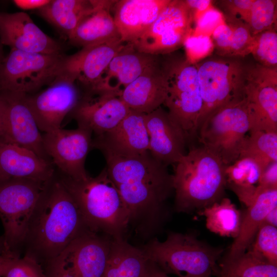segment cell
<instances>
[{"mask_svg": "<svg viewBox=\"0 0 277 277\" xmlns=\"http://www.w3.org/2000/svg\"><path fill=\"white\" fill-rule=\"evenodd\" d=\"M219 277H277V266L248 248L239 256L219 263Z\"/></svg>", "mask_w": 277, "mask_h": 277, "instance_id": "4dcf8cb0", "label": "cell"}, {"mask_svg": "<svg viewBox=\"0 0 277 277\" xmlns=\"http://www.w3.org/2000/svg\"><path fill=\"white\" fill-rule=\"evenodd\" d=\"M161 60L129 84L120 98L130 110L148 114L164 104L167 88Z\"/></svg>", "mask_w": 277, "mask_h": 277, "instance_id": "d4e9b609", "label": "cell"}, {"mask_svg": "<svg viewBox=\"0 0 277 277\" xmlns=\"http://www.w3.org/2000/svg\"><path fill=\"white\" fill-rule=\"evenodd\" d=\"M225 22V18L222 12L212 6L194 19L195 28L192 34L211 36L214 30Z\"/></svg>", "mask_w": 277, "mask_h": 277, "instance_id": "ab89813d", "label": "cell"}, {"mask_svg": "<svg viewBox=\"0 0 277 277\" xmlns=\"http://www.w3.org/2000/svg\"><path fill=\"white\" fill-rule=\"evenodd\" d=\"M5 251V243L4 236H0V255Z\"/></svg>", "mask_w": 277, "mask_h": 277, "instance_id": "681fc988", "label": "cell"}, {"mask_svg": "<svg viewBox=\"0 0 277 277\" xmlns=\"http://www.w3.org/2000/svg\"><path fill=\"white\" fill-rule=\"evenodd\" d=\"M258 186L264 189H277V162L271 163L261 173Z\"/></svg>", "mask_w": 277, "mask_h": 277, "instance_id": "7bdbcfd3", "label": "cell"}, {"mask_svg": "<svg viewBox=\"0 0 277 277\" xmlns=\"http://www.w3.org/2000/svg\"><path fill=\"white\" fill-rule=\"evenodd\" d=\"M56 174L76 203L88 228L111 238L123 237L129 212L106 168L95 177L75 180Z\"/></svg>", "mask_w": 277, "mask_h": 277, "instance_id": "3957f363", "label": "cell"}, {"mask_svg": "<svg viewBox=\"0 0 277 277\" xmlns=\"http://www.w3.org/2000/svg\"><path fill=\"white\" fill-rule=\"evenodd\" d=\"M50 181L27 179L0 181L5 252L17 253V248L23 246L32 216Z\"/></svg>", "mask_w": 277, "mask_h": 277, "instance_id": "52a82bcc", "label": "cell"}, {"mask_svg": "<svg viewBox=\"0 0 277 277\" xmlns=\"http://www.w3.org/2000/svg\"><path fill=\"white\" fill-rule=\"evenodd\" d=\"M248 248L277 266V228L263 223Z\"/></svg>", "mask_w": 277, "mask_h": 277, "instance_id": "8d00e7d4", "label": "cell"}, {"mask_svg": "<svg viewBox=\"0 0 277 277\" xmlns=\"http://www.w3.org/2000/svg\"><path fill=\"white\" fill-rule=\"evenodd\" d=\"M276 207L277 189H264L259 187L258 193L246 207V211L242 216L238 235L223 260H231L245 253L252 243L267 214Z\"/></svg>", "mask_w": 277, "mask_h": 277, "instance_id": "4316f807", "label": "cell"}, {"mask_svg": "<svg viewBox=\"0 0 277 277\" xmlns=\"http://www.w3.org/2000/svg\"><path fill=\"white\" fill-rule=\"evenodd\" d=\"M145 121L150 154L166 166L175 165L186 154L183 130L161 106L146 114Z\"/></svg>", "mask_w": 277, "mask_h": 277, "instance_id": "44dd1931", "label": "cell"}, {"mask_svg": "<svg viewBox=\"0 0 277 277\" xmlns=\"http://www.w3.org/2000/svg\"><path fill=\"white\" fill-rule=\"evenodd\" d=\"M239 157H248L255 162L261 173L271 163L277 162V132L250 131Z\"/></svg>", "mask_w": 277, "mask_h": 277, "instance_id": "1f68e13d", "label": "cell"}, {"mask_svg": "<svg viewBox=\"0 0 277 277\" xmlns=\"http://www.w3.org/2000/svg\"><path fill=\"white\" fill-rule=\"evenodd\" d=\"M81 95L76 83L62 73L46 89L27 94L26 101L39 130L46 133L61 128Z\"/></svg>", "mask_w": 277, "mask_h": 277, "instance_id": "9a60e30c", "label": "cell"}, {"mask_svg": "<svg viewBox=\"0 0 277 277\" xmlns=\"http://www.w3.org/2000/svg\"><path fill=\"white\" fill-rule=\"evenodd\" d=\"M1 277H48L44 268L36 260L17 253H3Z\"/></svg>", "mask_w": 277, "mask_h": 277, "instance_id": "836d02e7", "label": "cell"}, {"mask_svg": "<svg viewBox=\"0 0 277 277\" xmlns=\"http://www.w3.org/2000/svg\"><path fill=\"white\" fill-rule=\"evenodd\" d=\"M26 95L0 91V143L26 148L51 161L45 152L43 134L28 105Z\"/></svg>", "mask_w": 277, "mask_h": 277, "instance_id": "5bb4252c", "label": "cell"}, {"mask_svg": "<svg viewBox=\"0 0 277 277\" xmlns=\"http://www.w3.org/2000/svg\"><path fill=\"white\" fill-rule=\"evenodd\" d=\"M126 44L117 39L83 47L76 53L66 55L62 73L81 86L83 93L90 92L112 58Z\"/></svg>", "mask_w": 277, "mask_h": 277, "instance_id": "d6986e66", "label": "cell"}, {"mask_svg": "<svg viewBox=\"0 0 277 277\" xmlns=\"http://www.w3.org/2000/svg\"><path fill=\"white\" fill-rule=\"evenodd\" d=\"M193 19L184 1L170 0L148 29L132 44L137 51L159 55L183 45L192 33Z\"/></svg>", "mask_w": 277, "mask_h": 277, "instance_id": "4fadbf2b", "label": "cell"}, {"mask_svg": "<svg viewBox=\"0 0 277 277\" xmlns=\"http://www.w3.org/2000/svg\"><path fill=\"white\" fill-rule=\"evenodd\" d=\"M254 0L223 1L221 4L228 15V20L246 25Z\"/></svg>", "mask_w": 277, "mask_h": 277, "instance_id": "60d3db41", "label": "cell"}, {"mask_svg": "<svg viewBox=\"0 0 277 277\" xmlns=\"http://www.w3.org/2000/svg\"><path fill=\"white\" fill-rule=\"evenodd\" d=\"M226 187L249 188L258 185L261 171L258 164L248 157H239L225 166Z\"/></svg>", "mask_w": 277, "mask_h": 277, "instance_id": "d6a6232c", "label": "cell"}, {"mask_svg": "<svg viewBox=\"0 0 277 277\" xmlns=\"http://www.w3.org/2000/svg\"><path fill=\"white\" fill-rule=\"evenodd\" d=\"M145 114L130 110L113 129L92 139V148L103 153L117 156H134L148 151L149 136Z\"/></svg>", "mask_w": 277, "mask_h": 277, "instance_id": "ffe728a7", "label": "cell"}, {"mask_svg": "<svg viewBox=\"0 0 277 277\" xmlns=\"http://www.w3.org/2000/svg\"><path fill=\"white\" fill-rule=\"evenodd\" d=\"M263 223L277 227V207L273 209L267 214Z\"/></svg>", "mask_w": 277, "mask_h": 277, "instance_id": "bcb514c9", "label": "cell"}, {"mask_svg": "<svg viewBox=\"0 0 277 277\" xmlns=\"http://www.w3.org/2000/svg\"><path fill=\"white\" fill-rule=\"evenodd\" d=\"M152 262L123 237L112 238L103 277H148Z\"/></svg>", "mask_w": 277, "mask_h": 277, "instance_id": "83f0119b", "label": "cell"}, {"mask_svg": "<svg viewBox=\"0 0 277 277\" xmlns=\"http://www.w3.org/2000/svg\"><path fill=\"white\" fill-rule=\"evenodd\" d=\"M276 27L254 36V44L251 53L257 63L267 67H277Z\"/></svg>", "mask_w": 277, "mask_h": 277, "instance_id": "d590c367", "label": "cell"}, {"mask_svg": "<svg viewBox=\"0 0 277 277\" xmlns=\"http://www.w3.org/2000/svg\"><path fill=\"white\" fill-rule=\"evenodd\" d=\"M200 212L205 217L206 228L210 232L234 239L238 235L242 213L229 199L224 197Z\"/></svg>", "mask_w": 277, "mask_h": 277, "instance_id": "f546056e", "label": "cell"}, {"mask_svg": "<svg viewBox=\"0 0 277 277\" xmlns=\"http://www.w3.org/2000/svg\"><path fill=\"white\" fill-rule=\"evenodd\" d=\"M0 40L11 49L31 53H63L60 42L45 33L24 12L0 13Z\"/></svg>", "mask_w": 277, "mask_h": 277, "instance_id": "ac0fdd59", "label": "cell"}, {"mask_svg": "<svg viewBox=\"0 0 277 277\" xmlns=\"http://www.w3.org/2000/svg\"><path fill=\"white\" fill-rule=\"evenodd\" d=\"M88 230L76 203L55 172L30 221L23 245L25 255L44 268Z\"/></svg>", "mask_w": 277, "mask_h": 277, "instance_id": "7a4b0ae2", "label": "cell"}, {"mask_svg": "<svg viewBox=\"0 0 277 277\" xmlns=\"http://www.w3.org/2000/svg\"><path fill=\"white\" fill-rule=\"evenodd\" d=\"M276 0H254L246 23L253 36L276 26Z\"/></svg>", "mask_w": 277, "mask_h": 277, "instance_id": "e575fe53", "label": "cell"}, {"mask_svg": "<svg viewBox=\"0 0 277 277\" xmlns=\"http://www.w3.org/2000/svg\"><path fill=\"white\" fill-rule=\"evenodd\" d=\"M211 35L216 54L227 57L232 35L230 26L225 20L214 30Z\"/></svg>", "mask_w": 277, "mask_h": 277, "instance_id": "b9f144b4", "label": "cell"}, {"mask_svg": "<svg viewBox=\"0 0 277 277\" xmlns=\"http://www.w3.org/2000/svg\"><path fill=\"white\" fill-rule=\"evenodd\" d=\"M92 135L90 131L80 127L60 128L43 134L45 152L58 172L75 180L88 175L85 163L92 148Z\"/></svg>", "mask_w": 277, "mask_h": 277, "instance_id": "2e32d148", "label": "cell"}, {"mask_svg": "<svg viewBox=\"0 0 277 277\" xmlns=\"http://www.w3.org/2000/svg\"><path fill=\"white\" fill-rule=\"evenodd\" d=\"M250 124L244 96L216 109L203 122L197 131L203 147L225 165L239 157L249 132Z\"/></svg>", "mask_w": 277, "mask_h": 277, "instance_id": "ba28073f", "label": "cell"}, {"mask_svg": "<svg viewBox=\"0 0 277 277\" xmlns=\"http://www.w3.org/2000/svg\"><path fill=\"white\" fill-rule=\"evenodd\" d=\"M244 92L250 131L277 132V67L246 64Z\"/></svg>", "mask_w": 277, "mask_h": 277, "instance_id": "7c38bea8", "label": "cell"}, {"mask_svg": "<svg viewBox=\"0 0 277 277\" xmlns=\"http://www.w3.org/2000/svg\"><path fill=\"white\" fill-rule=\"evenodd\" d=\"M148 277H170L169 275L165 273L154 263L152 262V267Z\"/></svg>", "mask_w": 277, "mask_h": 277, "instance_id": "7dc6e473", "label": "cell"}, {"mask_svg": "<svg viewBox=\"0 0 277 277\" xmlns=\"http://www.w3.org/2000/svg\"><path fill=\"white\" fill-rule=\"evenodd\" d=\"M170 0L115 1L111 9L121 40L132 44L151 26Z\"/></svg>", "mask_w": 277, "mask_h": 277, "instance_id": "603a6c76", "label": "cell"}, {"mask_svg": "<svg viewBox=\"0 0 277 277\" xmlns=\"http://www.w3.org/2000/svg\"><path fill=\"white\" fill-rule=\"evenodd\" d=\"M196 65L203 103L198 130L214 110L244 97L246 64L240 57L222 56L206 58Z\"/></svg>", "mask_w": 277, "mask_h": 277, "instance_id": "9c48e42d", "label": "cell"}, {"mask_svg": "<svg viewBox=\"0 0 277 277\" xmlns=\"http://www.w3.org/2000/svg\"><path fill=\"white\" fill-rule=\"evenodd\" d=\"M183 46L186 59L194 64L207 58L214 49L211 36L206 34H191L185 39Z\"/></svg>", "mask_w": 277, "mask_h": 277, "instance_id": "f35d334b", "label": "cell"}, {"mask_svg": "<svg viewBox=\"0 0 277 277\" xmlns=\"http://www.w3.org/2000/svg\"><path fill=\"white\" fill-rule=\"evenodd\" d=\"M130 110L120 98L111 93H84L70 114L77 127L90 131L95 136L115 127Z\"/></svg>", "mask_w": 277, "mask_h": 277, "instance_id": "e0dca14e", "label": "cell"}, {"mask_svg": "<svg viewBox=\"0 0 277 277\" xmlns=\"http://www.w3.org/2000/svg\"><path fill=\"white\" fill-rule=\"evenodd\" d=\"M45 271L48 277H64L58 272L51 269H45Z\"/></svg>", "mask_w": 277, "mask_h": 277, "instance_id": "c3c4849f", "label": "cell"}, {"mask_svg": "<svg viewBox=\"0 0 277 277\" xmlns=\"http://www.w3.org/2000/svg\"><path fill=\"white\" fill-rule=\"evenodd\" d=\"M3 261V254L0 255V277H1V266Z\"/></svg>", "mask_w": 277, "mask_h": 277, "instance_id": "816d5d0a", "label": "cell"}, {"mask_svg": "<svg viewBox=\"0 0 277 277\" xmlns=\"http://www.w3.org/2000/svg\"><path fill=\"white\" fill-rule=\"evenodd\" d=\"M95 5V0H50L37 10L44 19L68 38Z\"/></svg>", "mask_w": 277, "mask_h": 277, "instance_id": "f1b7e54d", "label": "cell"}, {"mask_svg": "<svg viewBox=\"0 0 277 277\" xmlns=\"http://www.w3.org/2000/svg\"><path fill=\"white\" fill-rule=\"evenodd\" d=\"M105 167L129 212L130 224L153 222L173 192L172 174L149 153L134 156L103 153Z\"/></svg>", "mask_w": 277, "mask_h": 277, "instance_id": "6da1fadb", "label": "cell"}, {"mask_svg": "<svg viewBox=\"0 0 277 277\" xmlns=\"http://www.w3.org/2000/svg\"><path fill=\"white\" fill-rule=\"evenodd\" d=\"M175 165L172 179L177 212H200L225 197V165L204 147L190 150Z\"/></svg>", "mask_w": 277, "mask_h": 277, "instance_id": "277c9868", "label": "cell"}, {"mask_svg": "<svg viewBox=\"0 0 277 277\" xmlns=\"http://www.w3.org/2000/svg\"><path fill=\"white\" fill-rule=\"evenodd\" d=\"M160 61L159 55L140 52L132 44H127L112 58L90 92L111 93L120 96L129 84Z\"/></svg>", "mask_w": 277, "mask_h": 277, "instance_id": "7402d4cb", "label": "cell"}, {"mask_svg": "<svg viewBox=\"0 0 277 277\" xmlns=\"http://www.w3.org/2000/svg\"><path fill=\"white\" fill-rule=\"evenodd\" d=\"M226 22L232 31L227 57L242 58L251 53L254 44V36L248 27L238 21L228 20Z\"/></svg>", "mask_w": 277, "mask_h": 277, "instance_id": "74e56055", "label": "cell"}, {"mask_svg": "<svg viewBox=\"0 0 277 277\" xmlns=\"http://www.w3.org/2000/svg\"><path fill=\"white\" fill-rule=\"evenodd\" d=\"M141 248L165 273L177 277H219L224 251L192 233L176 232L169 233L163 241L153 238Z\"/></svg>", "mask_w": 277, "mask_h": 277, "instance_id": "5b68a950", "label": "cell"}, {"mask_svg": "<svg viewBox=\"0 0 277 277\" xmlns=\"http://www.w3.org/2000/svg\"><path fill=\"white\" fill-rule=\"evenodd\" d=\"M52 162L26 148L0 143V181L9 179H27L48 182L54 176Z\"/></svg>", "mask_w": 277, "mask_h": 277, "instance_id": "cb8c5ba5", "label": "cell"}, {"mask_svg": "<svg viewBox=\"0 0 277 277\" xmlns=\"http://www.w3.org/2000/svg\"><path fill=\"white\" fill-rule=\"evenodd\" d=\"M2 45H3L0 40V64H1L2 62L3 61V59L5 57L3 55Z\"/></svg>", "mask_w": 277, "mask_h": 277, "instance_id": "f907efd6", "label": "cell"}, {"mask_svg": "<svg viewBox=\"0 0 277 277\" xmlns=\"http://www.w3.org/2000/svg\"><path fill=\"white\" fill-rule=\"evenodd\" d=\"M115 1L95 0L93 10L68 37L70 43L82 48L120 39L110 13Z\"/></svg>", "mask_w": 277, "mask_h": 277, "instance_id": "484cf974", "label": "cell"}, {"mask_svg": "<svg viewBox=\"0 0 277 277\" xmlns=\"http://www.w3.org/2000/svg\"><path fill=\"white\" fill-rule=\"evenodd\" d=\"M111 238L88 230L71 242L44 269L55 270L64 277H103Z\"/></svg>", "mask_w": 277, "mask_h": 277, "instance_id": "8fae6325", "label": "cell"}, {"mask_svg": "<svg viewBox=\"0 0 277 277\" xmlns=\"http://www.w3.org/2000/svg\"><path fill=\"white\" fill-rule=\"evenodd\" d=\"M50 0H14V4L22 10L39 9L50 2Z\"/></svg>", "mask_w": 277, "mask_h": 277, "instance_id": "f6af8a7d", "label": "cell"}, {"mask_svg": "<svg viewBox=\"0 0 277 277\" xmlns=\"http://www.w3.org/2000/svg\"><path fill=\"white\" fill-rule=\"evenodd\" d=\"M187 6L190 10L194 19L201 13L213 6L210 0H185Z\"/></svg>", "mask_w": 277, "mask_h": 277, "instance_id": "ee69618b", "label": "cell"}, {"mask_svg": "<svg viewBox=\"0 0 277 277\" xmlns=\"http://www.w3.org/2000/svg\"><path fill=\"white\" fill-rule=\"evenodd\" d=\"M66 55L11 49L0 64V91L30 94L49 86L63 71Z\"/></svg>", "mask_w": 277, "mask_h": 277, "instance_id": "30bf717a", "label": "cell"}, {"mask_svg": "<svg viewBox=\"0 0 277 277\" xmlns=\"http://www.w3.org/2000/svg\"><path fill=\"white\" fill-rule=\"evenodd\" d=\"M167 88L164 104L187 139L196 134L203 103L196 64L185 56L168 55L161 61Z\"/></svg>", "mask_w": 277, "mask_h": 277, "instance_id": "8992f818", "label": "cell"}]
</instances>
